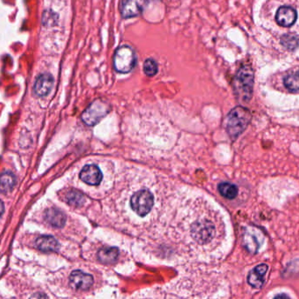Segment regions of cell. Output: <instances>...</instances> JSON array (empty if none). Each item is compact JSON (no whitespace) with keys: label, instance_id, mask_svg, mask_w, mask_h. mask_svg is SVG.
Wrapping results in <instances>:
<instances>
[{"label":"cell","instance_id":"cell-7","mask_svg":"<svg viewBox=\"0 0 299 299\" xmlns=\"http://www.w3.org/2000/svg\"><path fill=\"white\" fill-rule=\"evenodd\" d=\"M148 0H121L120 14L125 19L138 17L143 13Z\"/></svg>","mask_w":299,"mask_h":299},{"label":"cell","instance_id":"cell-14","mask_svg":"<svg viewBox=\"0 0 299 299\" xmlns=\"http://www.w3.org/2000/svg\"><path fill=\"white\" fill-rule=\"evenodd\" d=\"M36 247L44 252H55L60 249L58 241L51 236H42L36 240Z\"/></svg>","mask_w":299,"mask_h":299},{"label":"cell","instance_id":"cell-21","mask_svg":"<svg viewBox=\"0 0 299 299\" xmlns=\"http://www.w3.org/2000/svg\"><path fill=\"white\" fill-rule=\"evenodd\" d=\"M157 63L154 59L149 58L143 63V72L147 76H154L157 73Z\"/></svg>","mask_w":299,"mask_h":299},{"label":"cell","instance_id":"cell-2","mask_svg":"<svg viewBox=\"0 0 299 299\" xmlns=\"http://www.w3.org/2000/svg\"><path fill=\"white\" fill-rule=\"evenodd\" d=\"M130 205L136 215L139 217H145L154 208V194L147 188L139 189L130 196Z\"/></svg>","mask_w":299,"mask_h":299},{"label":"cell","instance_id":"cell-18","mask_svg":"<svg viewBox=\"0 0 299 299\" xmlns=\"http://www.w3.org/2000/svg\"><path fill=\"white\" fill-rule=\"evenodd\" d=\"M281 44L290 51L297 49L299 46V36L295 35L292 33L284 34L281 37Z\"/></svg>","mask_w":299,"mask_h":299},{"label":"cell","instance_id":"cell-13","mask_svg":"<svg viewBox=\"0 0 299 299\" xmlns=\"http://www.w3.org/2000/svg\"><path fill=\"white\" fill-rule=\"evenodd\" d=\"M45 219L54 228H63L66 223V215L57 208H49L45 213Z\"/></svg>","mask_w":299,"mask_h":299},{"label":"cell","instance_id":"cell-15","mask_svg":"<svg viewBox=\"0 0 299 299\" xmlns=\"http://www.w3.org/2000/svg\"><path fill=\"white\" fill-rule=\"evenodd\" d=\"M119 255V250L117 248H103L97 253L98 260L104 264H112L116 262Z\"/></svg>","mask_w":299,"mask_h":299},{"label":"cell","instance_id":"cell-16","mask_svg":"<svg viewBox=\"0 0 299 299\" xmlns=\"http://www.w3.org/2000/svg\"><path fill=\"white\" fill-rule=\"evenodd\" d=\"M16 177L11 172H5L0 175V192L8 193L12 192L16 185Z\"/></svg>","mask_w":299,"mask_h":299},{"label":"cell","instance_id":"cell-12","mask_svg":"<svg viewBox=\"0 0 299 299\" xmlns=\"http://www.w3.org/2000/svg\"><path fill=\"white\" fill-rule=\"evenodd\" d=\"M268 270V265L267 264H260L253 268L248 277V282L250 285L253 286L254 288H260L264 284V275L266 274Z\"/></svg>","mask_w":299,"mask_h":299},{"label":"cell","instance_id":"cell-4","mask_svg":"<svg viewBox=\"0 0 299 299\" xmlns=\"http://www.w3.org/2000/svg\"><path fill=\"white\" fill-rule=\"evenodd\" d=\"M254 81V73L250 66H242L237 72L235 86L237 93L246 101L250 100L252 94Z\"/></svg>","mask_w":299,"mask_h":299},{"label":"cell","instance_id":"cell-24","mask_svg":"<svg viewBox=\"0 0 299 299\" xmlns=\"http://www.w3.org/2000/svg\"><path fill=\"white\" fill-rule=\"evenodd\" d=\"M290 299V298H289V297H288V296H287V295L281 294V295H278V296H277V297H276V298H275V299Z\"/></svg>","mask_w":299,"mask_h":299},{"label":"cell","instance_id":"cell-5","mask_svg":"<svg viewBox=\"0 0 299 299\" xmlns=\"http://www.w3.org/2000/svg\"><path fill=\"white\" fill-rule=\"evenodd\" d=\"M109 111L110 106L106 102L102 100H95L85 110L81 115V119L86 125L93 126L98 124L103 117L107 116Z\"/></svg>","mask_w":299,"mask_h":299},{"label":"cell","instance_id":"cell-22","mask_svg":"<svg viewBox=\"0 0 299 299\" xmlns=\"http://www.w3.org/2000/svg\"><path fill=\"white\" fill-rule=\"evenodd\" d=\"M57 21H58V15L54 12L47 11L43 14V18H42L43 25L47 26V27H53L57 24Z\"/></svg>","mask_w":299,"mask_h":299},{"label":"cell","instance_id":"cell-25","mask_svg":"<svg viewBox=\"0 0 299 299\" xmlns=\"http://www.w3.org/2000/svg\"><path fill=\"white\" fill-rule=\"evenodd\" d=\"M4 209H5V207H4V204H3L2 201L0 200V217H1V215H3V213H4Z\"/></svg>","mask_w":299,"mask_h":299},{"label":"cell","instance_id":"cell-6","mask_svg":"<svg viewBox=\"0 0 299 299\" xmlns=\"http://www.w3.org/2000/svg\"><path fill=\"white\" fill-rule=\"evenodd\" d=\"M264 241L263 231L255 227H248L243 233V244L250 253H256Z\"/></svg>","mask_w":299,"mask_h":299},{"label":"cell","instance_id":"cell-1","mask_svg":"<svg viewBox=\"0 0 299 299\" xmlns=\"http://www.w3.org/2000/svg\"><path fill=\"white\" fill-rule=\"evenodd\" d=\"M251 120V114L246 108L236 107L227 117V130L231 139H236L244 131Z\"/></svg>","mask_w":299,"mask_h":299},{"label":"cell","instance_id":"cell-19","mask_svg":"<svg viewBox=\"0 0 299 299\" xmlns=\"http://www.w3.org/2000/svg\"><path fill=\"white\" fill-rule=\"evenodd\" d=\"M66 201L67 204L74 206H80L85 202V196L80 192L69 191L66 194Z\"/></svg>","mask_w":299,"mask_h":299},{"label":"cell","instance_id":"cell-10","mask_svg":"<svg viewBox=\"0 0 299 299\" xmlns=\"http://www.w3.org/2000/svg\"><path fill=\"white\" fill-rule=\"evenodd\" d=\"M298 18L297 11L290 6H281L277 10L276 20L279 26L290 27L294 25Z\"/></svg>","mask_w":299,"mask_h":299},{"label":"cell","instance_id":"cell-3","mask_svg":"<svg viewBox=\"0 0 299 299\" xmlns=\"http://www.w3.org/2000/svg\"><path fill=\"white\" fill-rule=\"evenodd\" d=\"M113 63L116 72L122 74L130 73L137 63V55L134 50L130 46H121L115 52Z\"/></svg>","mask_w":299,"mask_h":299},{"label":"cell","instance_id":"cell-9","mask_svg":"<svg viewBox=\"0 0 299 299\" xmlns=\"http://www.w3.org/2000/svg\"><path fill=\"white\" fill-rule=\"evenodd\" d=\"M80 179L90 186H98L103 179V174L97 165H86L80 171Z\"/></svg>","mask_w":299,"mask_h":299},{"label":"cell","instance_id":"cell-11","mask_svg":"<svg viewBox=\"0 0 299 299\" xmlns=\"http://www.w3.org/2000/svg\"><path fill=\"white\" fill-rule=\"evenodd\" d=\"M54 77L50 74L40 75L34 84V92L38 96H46L54 87Z\"/></svg>","mask_w":299,"mask_h":299},{"label":"cell","instance_id":"cell-23","mask_svg":"<svg viewBox=\"0 0 299 299\" xmlns=\"http://www.w3.org/2000/svg\"><path fill=\"white\" fill-rule=\"evenodd\" d=\"M30 299H48V298L43 293H34V294L31 296Z\"/></svg>","mask_w":299,"mask_h":299},{"label":"cell","instance_id":"cell-8","mask_svg":"<svg viewBox=\"0 0 299 299\" xmlns=\"http://www.w3.org/2000/svg\"><path fill=\"white\" fill-rule=\"evenodd\" d=\"M93 277L80 270L73 271L69 277V283L72 288L77 290H87L93 285Z\"/></svg>","mask_w":299,"mask_h":299},{"label":"cell","instance_id":"cell-17","mask_svg":"<svg viewBox=\"0 0 299 299\" xmlns=\"http://www.w3.org/2000/svg\"><path fill=\"white\" fill-rule=\"evenodd\" d=\"M218 190L224 198H227L228 200L235 199L238 194V188L236 186L228 182L220 184Z\"/></svg>","mask_w":299,"mask_h":299},{"label":"cell","instance_id":"cell-20","mask_svg":"<svg viewBox=\"0 0 299 299\" xmlns=\"http://www.w3.org/2000/svg\"><path fill=\"white\" fill-rule=\"evenodd\" d=\"M286 89L291 92L299 91V73L289 75L284 79Z\"/></svg>","mask_w":299,"mask_h":299}]
</instances>
